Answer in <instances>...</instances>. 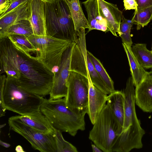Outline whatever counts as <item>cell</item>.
<instances>
[{
	"instance_id": "cell-1",
	"label": "cell",
	"mask_w": 152,
	"mask_h": 152,
	"mask_svg": "<svg viewBox=\"0 0 152 152\" xmlns=\"http://www.w3.org/2000/svg\"><path fill=\"white\" fill-rule=\"evenodd\" d=\"M4 73L15 78L20 87L28 92L43 97L50 94L54 73L8 37L0 38V75Z\"/></svg>"
},
{
	"instance_id": "cell-2",
	"label": "cell",
	"mask_w": 152,
	"mask_h": 152,
	"mask_svg": "<svg viewBox=\"0 0 152 152\" xmlns=\"http://www.w3.org/2000/svg\"><path fill=\"white\" fill-rule=\"evenodd\" d=\"M132 77L128 79L123 92L125 96L124 119L121 132L115 140L111 152H129L143 147L142 138L145 134L136 115L135 89Z\"/></svg>"
},
{
	"instance_id": "cell-3",
	"label": "cell",
	"mask_w": 152,
	"mask_h": 152,
	"mask_svg": "<svg viewBox=\"0 0 152 152\" xmlns=\"http://www.w3.org/2000/svg\"><path fill=\"white\" fill-rule=\"evenodd\" d=\"M40 110L57 130L75 136L85 129V116L88 109L81 110L67 105L65 98L57 99L44 98Z\"/></svg>"
},
{
	"instance_id": "cell-4",
	"label": "cell",
	"mask_w": 152,
	"mask_h": 152,
	"mask_svg": "<svg viewBox=\"0 0 152 152\" xmlns=\"http://www.w3.org/2000/svg\"><path fill=\"white\" fill-rule=\"evenodd\" d=\"M44 2L47 35L77 43V32L66 0Z\"/></svg>"
},
{
	"instance_id": "cell-5",
	"label": "cell",
	"mask_w": 152,
	"mask_h": 152,
	"mask_svg": "<svg viewBox=\"0 0 152 152\" xmlns=\"http://www.w3.org/2000/svg\"><path fill=\"white\" fill-rule=\"evenodd\" d=\"M3 96L7 110L24 115H33L39 112L44 99L20 87L16 80L9 75L6 77Z\"/></svg>"
},
{
	"instance_id": "cell-6",
	"label": "cell",
	"mask_w": 152,
	"mask_h": 152,
	"mask_svg": "<svg viewBox=\"0 0 152 152\" xmlns=\"http://www.w3.org/2000/svg\"><path fill=\"white\" fill-rule=\"evenodd\" d=\"M90 131L89 139L104 152H111L112 145L122 127L107 104Z\"/></svg>"
},
{
	"instance_id": "cell-7",
	"label": "cell",
	"mask_w": 152,
	"mask_h": 152,
	"mask_svg": "<svg viewBox=\"0 0 152 152\" xmlns=\"http://www.w3.org/2000/svg\"><path fill=\"white\" fill-rule=\"evenodd\" d=\"M27 38L36 50V57L54 75L58 69L64 53L73 43L48 35L33 34Z\"/></svg>"
},
{
	"instance_id": "cell-8",
	"label": "cell",
	"mask_w": 152,
	"mask_h": 152,
	"mask_svg": "<svg viewBox=\"0 0 152 152\" xmlns=\"http://www.w3.org/2000/svg\"><path fill=\"white\" fill-rule=\"evenodd\" d=\"M10 130L21 135L34 149L41 152H57L56 134H47L26 125L14 117L9 118Z\"/></svg>"
},
{
	"instance_id": "cell-9",
	"label": "cell",
	"mask_w": 152,
	"mask_h": 152,
	"mask_svg": "<svg viewBox=\"0 0 152 152\" xmlns=\"http://www.w3.org/2000/svg\"><path fill=\"white\" fill-rule=\"evenodd\" d=\"M64 97L66 104L81 110L88 109L89 85L88 79L77 73L70 71Z\"/></svg>"
},
{
	"instance_id": "cell-10",
	"label": "cell",
	"mask_w": 152,
	"mask_h": 152,
	"mask_svg": "<svg viewBox=\"0 0 152 152\" xmlns=\"http://www.w3.org/2000/svg\"><path fill=\"white\" fill-rule=\"evenodd\" d=\"M74 42L65 51L58 71L54 74L50 99H57L66 97L67 81L70 72L71 56Z\"/></svg>"
},
{
	"instance_id": "cell-11",
	"label": "cell",
	"mask_w": 152,
	"mask_h": 152,
	"mask_svg": "<svg viewBox=\"0 0 152 152\" xmlns=\"http://www.w3.org/2000/svg\"><path fill=\"white\" fill-rule=\"evenodd\" d=\"M97 1L100 13L106 21L108 31L116 37L117 32L120 36V26L123 16L122 12L116 4L104 0Z\"/></svg>"
},
{
	"instance_id": "cell-12",
	"label": "cell",
	"mask_w": 152,
	"mask_h": 152,
	"mask_svg": "<svg viewBox=\"0 0 152 152\" xmlns=\"http://www.w3.org/2000/svg\"><path fill=\"white\" fill-rule=\"evenodd\" d=\"M135 104L143 112H152V71L147 72L135 89Z\"/></svg>"
},
{
	"instance_id": "cell-13",
	"label": "cell",
	"mask_w": 152,
	"mask_h": 152,
	"mask_svg": "<svg viewBox=\"0 0 152 152\" xmlns=\"http://www.w3.org/2000/svg\"><path fill=\"white\" fill-rule=\"evenodd\" d=\"M89 90L87 114L93 125L101 111L106 104L107 95L104 94L92 83L90 76L88 77Z\"/></svg>"
},
{
	"instance_id": "cell-14",
	"label": "cell",
	"mask_w": 152,
	"mask_h": 152,
	"mask_svg": "<svg viewBox=\"0 0 152 152\" xmlns=\"http://www.w3.org/2000/svg\"><path fill=\"white\" fill-rule=\"evenodd\" d=\"M30 1L28 0L23 3L0 18V37L15 23L22 20H29L31 15Z\"/></svg>"
},
{
	"instance_id": "cell-15",
	"label": "cell",
	"mask_w": 152,
	"mask_h": 152,
	"mask_svg": "<svg viewBox=\"0 0 152 152\" xmlns=\"http://www.w3.org/2000/svg\"><path fill=\"white\" fill-rule=\"evenodd\" d=\"M45 1L31 0V15L29 21L32 27L34 34L47 35L45 21Z\"/></svg>"
},
{
	"instance_id": "cell-16",
	"label": "cell",
	"mask_w": 152,
	"mask_h": 152,
	"mask_svg": "<svg viewBox=\"0 0 152 152\" xmlns=\"http://www.w3.org/2000/svg\"><path fill=\"white\" fill-rule=\"evenodd\" d=\"M88 15L87 32L94 29L106 33L108 31L105 19L101 15L97 0H86L82 2Z\"/></svg>"
},
{
	"instance_id": "cell-17",
	"label": "cell",
	"mask_w": 152,
	"mask_h": 152,
	"mask_svg": "<svg viewBox=\"0 0 152 152\" xmlns=\"http://www.w3.org/2000/svg\"><path fill=\"white\" fill-rule=\"evenodd\" d=\"M24 124L47 134H55L56 129L40 111L31 115L13 116Z\"/></svg>"
},
{
	"instance_id": "cell-18",
	"label": "cell",
	"mask_w": 152,
	"mask_h": 152,
	"mask_svg": "<svg viewBox=\"0 0 152 152\" xmlns=\"http://www.w3.org/2000/svg\"><path fill=\"white\" fill-rule=\"evenodd\" d=\"M124 94L122 91H115L107 96V104L122 128L124 119Z\"/></svg>"
},
{
	"instance_id": "cell-19",
	"label": "cell",
	"mask_w": 152,
	"mask_h": 152,
	"mask_svg": "<svg viewBox=\"0 0 152 152\" xmlns=\"http://www.w3.org/2000/svg\"><path fill=\"white\" fill-rule=\"evenodd\" d=\"M122 45L128 58L133 83L136 87L144 77L147 71L139 64L132 53L131 47L124 43Z\"/></svg>"
},
{
	"instance_id": "cell-20",
	"label": "cell",
	"mask_w": 152,
	"mask_h": 152,
	"mask_svg": "<svg viewBox=\"0 0 152 152\" xmlns=\"http://www.w3.org/2000/svg\"><path fill=\"white\" fill-rule=\"evenodd\" d=\"M77 32L81 28H88V23L83 12L79 0H66Z\"/></svg>"
},
{
	"instance_id": "cell-21",
	"label": "cell",
	"mask_w": 152,
	"mask_h": 152,
	"mask_svg": "<svg viewBox=\"0 0 152 152\" xmlns=\"http://www.w3.org/2000/svg\"><path fill=\"white\" fill-rule=\"evenodd\" d=\"M132 51L140 65L145 69H152V52L148 50L146 44H135L131 47Z\"/></svg>"
},
{
	"instance_id": "cell-22",
	"label": "cell",
	"mask_w": 152,
	"mask_h": 152,
	"mask_svg": "<svg viewBox=\"0 0 152 152\" xmlns=\"http://www.w3.org/2000/svg\"><path fill=\"white\" fill-rule=\"evenodd\" d=\"M23 35L28 37L34 34L31 24L29 20L18 21L10 26L0 38L12 34Z\"/></svg>"
},
{
	"instance_id": "cell-23",
	"label": "cell",
	"mask_w": 152,
	"mask_h": 152,
	"mask_svg": "<svg viewBox=\"0 0 152 152\" xmlns=\"http://www.w3.org/2000/svg\"><path fill=\"white\" fill-rule=\"evenodd\" d=\"M87 51L85 54V58L91 82L96 87L104 94L109 95L112 93L96 70L89 58Z\"/></svg>"
},
{
	"instance_id": "cell-24",
	"label": "cell",
	"mask_w": 152,
	"mask_h": 152,
	"mask_svg": "<svg viewBox=\"0 0 152 152\" xmlns=\"http://www.w3.org/2000/svg\"><path fill=\"white\" fill-rule=\"evenodd\" d=\"M152 20V6L144 8H138L135 10L131 20L133 24L137 25V30L146 26Z\"/></svg>"
},
{
	"instance_id": "cell-25",
	"label": "cell",
	"mask_w": 152,
	"mask_h": 152,
	"mask_svg": "<svg viewBox=\"0 0 152 152\" xmlns=\"http://www.w3.org/2000/svg\"><path fill=\"white\" fill-rule=\"evenodd\" d=\"M87 53L96 71L104 82L107 87L112 93L115 89L114 82L109 75L100 60L91 53L87 50Z\"/></svg>"
},
{
	"instance_id": "cell-26",
	"label": "cell",
	"mask_w": 152,
	"mask_h": 152,
	"mask_svg": "<svg viewBox=\"0 0 152 152\" xmlns=\"http://www.w3.org/2000/svg\"><path fill=\"white\" fill-rule=\"evenodd\" d=\"M122 21L121 22L120 26L121 37L123 43H124L131 47L133 43L131 31L133 25L131 20L126 19L123 15Z\"/></svg>"
},
{
	"instance_id": "cell-27",
	"label": "cell",
	"mask_w": 152,
	"mask_h": 152,
	"mask_svg": "<svg viewBox=\"0 0 152 152\" xmlns=\"http://www.w3.org/2000/svg\"><path fill=\"white\" fill-rule=\"evenodd\" d=\"M8 37L14 44L25 51L29 53H35L34 47L25 36L15 34L10 35Z\"/></svg>"
},
{
	"instance_id": "cell-28",
	"label": "cell",
	"mask_w": 152,
	"mask_h": 152,
	"mask_svg": "<svg viewBox=\"0 0 152 152\" xmlns=\"http://www.w3.org/2000/svg\"><path fill=\"white\" fill-rule=\"evenodd\" d=\"M56 139L57 152H77L76 148L70 143L65 140L62 135V132L56 130Z\"/></svg>"
},
{
	"instance_id": "cell-29",
	"label": "cell",
	"mask_w": 152,
	"mask_h": 152,
	"mask_svg": "<svg viewBox=\"0 0 152 152\" xmlns=\"http://www.w3.org/2000/svg\"><path fill=\"white\" fill-rule=\"evenodd\" d=\"M6 77L4 75L0 76V114L5 115L7 110L4 106L3 100V93L6 80Z\"/></svg>"
},
{
	"instance_id": "cell-30",
	"label": "cell",
	"mask_w": 152,
	"mask_h": 152,
	"mask_svg": "<svg viewBox=\"0 0 152 152\" xmlns=\"http://www.w3.org/2000/svg\"><path fill=\"white\" fill-rule=\"evenodd\" d=\"M28 0H18L11 3L7 10L0 15V18L3 17L21 4Z\"/></svg>"
},
{
	"instance_id": "cell-31",
	"label": "cell",
	"mask_w": 152,
	"mask_h": 152,
	"mask_svg": "<svg viewBox=\"0 0 152 152\" xmlns=\"http://www.w3.org/2000/svg\"><path fill=\"white\" fill-rule=\"evenodd\" d=\"M123 2L125 10L137 9V5L135 0H123Z\"/></svg>"
},
{
	"instance_id": "cell-32",
	"label": "cell",
	"mask_w": 152,
	"mask_h": 152,
	"mask_svg": "<svg viewBox=\"0 0 152 152\" xmlns=\"http://www.w3.org/2000/svg\"><path fill=\"white\" fill-rule=\"evenodd\" d=\"M138 8H144L152 6V0H135Z\"/></svg>"
},
{
	"instance_id": "cell-33",
	"label": "cell",
	"mask_w": 152,
	"mask_h": 152,
	"mask_svg": "<svg viewBox=\"0 0 152 152\" xmlns=\"http://www.w3.org/2000/svg\"><path fill=\"white\" fill-rule=\"evenodd\" d=\"M0 15L5 12L10 6L11 2L10 0H0Z\"/></svg>"
},
{
	"instance_id": "cell-34",
	"label": "cell",
	"mask_w": 152,
	"mask_h": 152,
	"mask_svg": "<svg viewBox=\"0 0 152 152\" xmlns=\"http://www.w3.org/2000/svg\"><path fill=\"white\" fill-rule=\"evenodd\" d=\"M91 147L93 152H102L103 151L99 148L94 144H92Z\"/></svg>"
},
{
	"instance_id": "cell-35",
	"label": "cell",
	"mask_w": 152,
	"mask_h": 152,
	"mask_svg": "<svg viewBox=\"0 0 152 152\" xmlns=\"http://www.w3.org/2000/svg\"><path fill=\"white\" fill-rule=\"evenodd\" d=\"M15 151L17 152H25L20 145L17 146L15 148Z\"/></svg>"
},
{
	"instance_id": "cell-36",
	"label": "cell",
	"mask_w": 152,
	"mask_h": 152,
	"mask_svg": "<svg viewBox=\"0 0 152 152\" xmlns=\"http://www.w3.org/2000/svg\"><path fill=\"white\" fill-rule=\"evenodd\" d=\"M0 145L6 148H8L11 145L6 142H4L1 140H0Z\"/></svg>"
},
{
	"instance_id": "cell-37",
	"label": "cell",
	"mask_w": 152,
	"mask_h": 152,
	"mask_svg": "<svg viewBox=\"0 0 152 152\" xmlns=\"http://www.w3.org/2000/svg\"><path fill=\"white\" fill-rule=\"evenodd\" d=\"M6 124H4L0 125V129H1L2 128L4 127V126H6Z\"/></svg>"
},
{
	"instance_id": "cell-38",
	"label": "cell",
	"mask_w": 152,
	"mask_h": 152,
	"mask_svg": "<svg viewBox=\"0 0 152 152\" xmlns=\"http://www.w3.org/2000/svg\"><path fill=\"white\" fill-rule=\"evenodd\" d=\"M10 0V2H11V3H13V2H14V1H17V0ZM43 0L44 1H46V0Z\"/></svg>"
},
{
	"instance_id": "cell-39",
	"label": "cell",
	"mask_w": 152,
	"mask_h": 152,
	"mask_svg": "<svg viewBox=\"0 0 152 152\" xmlns=\"http://www.w3.org/2000/svg\"><path fill=\"white\" fill-rule=\"evenodd\" d=\"M151 51L152 52V48H151Z\"/></svg>"
}]
</instances>
